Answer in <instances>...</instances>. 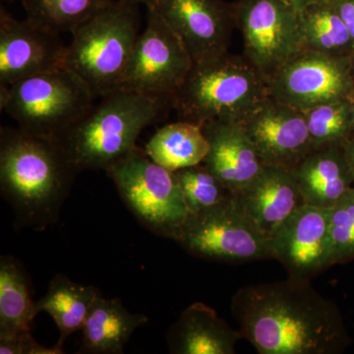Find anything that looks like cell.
Returning a JSON list of instances; mask_svg holds the SVG:
<instances>
[{
    "instance_id": "obj_1",
    "label": "cell",
    "mask_w": 354,
    "mask_h": 354,
    "mask_svg": "<svg viewBox=\"0 0 354 354\" xmlns=\"http://www.w3.org/2000/svg\"><path fill=\"white\" fill-rule=\"evenodd\" d=\"M232 312L242 337L261 354H337L351 342L337 305L309 279L241 288Z\"/></svg>"
},
{
    "instance_id": "obj_2",
    "label": "cell",
    "mask_w": 354,
    "mask_h": 354,
    "mask_svg": "<svg viewBox=\"0 0 354 354\" xmlns=\"http://www.w3.org/2000/svg\"><path fill=\"white\" fill-rule=\"evenodd\" d=\"M78 174L57 140L0 129V189L17 227L44 230L57 223Z\"/></svg>"
},
{
    "instance_id": "obj_3",
    "label": "cell",
    "mask_w": 354,
    "mask_h": 354,
    "mask_svg": "<svg viewBox=\"0 0 354 354\" xmlns=\"http://www.w3.org/2000/svg\"><path fill=\"white\" fill-rule=\"evenodd\" d=\"M169 100L115 91L101 97L57 141L77 171H106L137 147L144 129L162 118Z\"/></svg>"
},
{
    "instance_id": "obj_4",
    "label": "cell",
    "mask_w": 354,
    "mask_h": 354,
    "mask_svg": "<svg viewBox=\"0 0 354 354\" xmlns=\"http://www.w3.org/2000/svg\"><path fill=\"white\" fill-rule=\"evenodd\" d=\"M270 97L267 78L245 57L230 55L193 64L171 108L179 120L242 124Z\"/></svg>"
},
{
    "instance_id": "obj_5",
    "label": "cell",
    "mask_w": 354,
    "mask_h": 354,
    "mask_svg": "<svg viewBox=\"0 0 354 354\" xmlns=\"http://www.w3.org/2000/svg\"><path fill=\"white\" fill-rule=\"evenodd\" d=\"M140 25L139 6L127 0H111L71 32L64 68L80 77L95 99L120 90L141 34Z\"/></svg>"
},
{
    "instance_id": "obj_6",
    "label": "cell",
    "mask_w": 354,
    "mask_h": 354,
    "mask_svg": "<svg viewBox=\"0 0 354 354\" xmlns=\"http://www.w3.org/2000/svg\"><path fill=\"white\" fill-rule=\"evenodd\" d=\"M87 84L68 69L44 72L0 87V109L32 134L57 139L94 104Z\"/></svg>"
},
{
    "instance_id": "obj_7",
    "label": "cell",
    "mask_w": 354,
    "mask_h": 354,
    "mask_svg": "<svg viewBox=\"0 0 354 354\" xmlns=\"http://www.w3.org/2000/svg\"><path fill=\"white\" fill-rule=\"evenodd\" d=\"M137 221L165 239L176 241L190 213L176 172L153 162L135 147L106 171Z\"/></svg>"
},
{
    "instance_id": "obj_8",
    "label": "cell",
    "mask_w": 354,
    "mask_h": 354,
    "mask_svg": "<svg viewBox=\"0 0 354 354\" xmlns=\"http://www.w3.org/2000/svg\"><path fill=\"white\" fill-rule=\"evenodd\" d=\"M197 257L227 263L272 259L269 239L246 215L235 195L190 215L176 241Z\"/></svg>"
},
{
    "instance_id": "obj_9",
    "label": "cell",
    "mask_w": 354,
    "mask_h": 354,
    "mask_svg": "<svg viewBox=\"0 0 354 354\" xmlns=\"http://www.w3.org/2000/svg\"><path fill=\"white\" fill-rule=\"evenodd\" d=\"M192 65L176 32L147 7L146 29L137 39L120 90L171 101Z\"/></svg>"
},
{
    "instance_id": "obj_10",
    "label": "cell",
    "mask_w": 354,
    "mask_h": 354,
    "mask_svg": "<svg viewBox=\"0 0 354 354\" xmlns=\"http://www.w3.org/2000/svg\"><path fill=\"white\" fill-rule=\"evenodd\" d=\"M232 6L244 57L267 80L304 50L298 12L286 0H239Z\"/></svg>"
},
{
    "instance_id": "obj_11",
    "label": "cell",
    "mask_w": 354,
    "mask_h": 354,
    "mask_svg": "<svg viewBox=\"0 0 354 354\" xmlns=\"http://www.w3.org/2000/svg\"><path fill=\"white\" fill-rule=\"evenodd\" d=\"M270 97L305 111L349 99L354 82L349 57L304 50L268 78Z\"/></svg>"
},
{
    "instance_id": "obj_12",
    "label": "cell",
    "mask_w": 354,
    "mask_h": 354,
    "mask_svg": "<svg viewBox=\"0 0 354 354\" xmlns=\"http://www.w3.org/2000/svg\"><path fill=\"white\" fill-rule=\"evenodd\" d=\"M152 8L176 32L193 64L228 53L235 26L234 6L223 0H150Z\"/></svg>"
},
{
    "instance_id": "obj_13",
    "label": "cell",
    "mask_w": 354,
    "mask_h": 354,
    "mask_svg": "<svg viewBox=\"0 0 354 354\" xmlns=\"http://www.w3.org/2000/svg\"><path fill=\"white\" fill-rule=\"evenodd\" d=\"M66 46L60 32L36 21L17 20L0 8V87L22 79L64 68Z\"/></svg>"
},
{
    "instance_id": "obj_14",
    "label": "cell",
    "mask_w": 354,
    "mask_h": 354,
    "mask_svg": "<svg viewBox=\"0 0 354 354\" xmlns=\"http://www.w3.org/2000/svg\"><path fill=\"white\" fill-rule=\"evenodd\" d=\"M330 209L304 204L270 235L272 259L290 277L309 279L330 267Z\"/></svg>"
},
{
    "instance_id": "obj_15",
    "label": "cell",
    "mask_w": 354,
    "mask_h": 354,
    "mask_svg": "<svg viewBox=\"0 0 354 354\" xmlns=\"http://www.w3.org/2000/svg\"><path fill=\"white\" fill-rule=\"evenodd\" d=\"M241 125L265 165L292 169L313 150L305 113L274 97Z\"/></svg>"
},
{
    "instance_id": "obj_16",
    "label": "cell",
    "mask_w": 354,
    "mask_h": 354,
    "mask_svg": "<svg viewBox=\"0 0 354 354\" xmlns=\"http://www.w3.org/2000/svg\"><path fill=\"white\" fill-rule=\"evenodd\" d=\"M209 152L203 164L232 194L246 188L264 169L255 146L239 123L209 121L202 125Z\"/></svg>"
},
{
    "instance_id": "obj_17",
    "label": "cell",
    "mask_w": 354,
    "mask_h": 354,
    "mask_svg": "<svg viewBox=\"0 0 354 354\" xmlns=\"http://www.w3.org/2000/svg\"><path fill=\"white\" fill-rule=\"evenodd\" d=\"M235 196L268 239L305 204L292 169L281 165H266L252 183Z\"/></svg>"
},
{
    "instance_id": "obj_18",
    "label": "cell",
    "mask_w": 354,
    "mask_h": 354,
    "mask_svg": "<svg viewBox=\"0 0 354 354\" xmlns=\"http://www.w3.org/2000/svg\"><path fill=\"white\" fill-rule=\"evenodd\" d=\"M292 171L305 204L319 208L332 209L354 187L344 146L313 149Z\"/></svg>"
},
{
    "instance_id": "obj_19",
    "label": "cell",
    "mask_w": 354,
    "mask_h": 354,
    "mask_svg": "<svg viewBox=\"0 0 354 354\" xmlns=\"http://www.w3.org/2000/svg\"><path fill=\"white\" fill-rule=\"evenodd\" d=\"M241 330L218 317L216 310L196 302L184 310L167 333L174 354H234Z\"/></svg>"
},
{
    "instance_id": "obj_20",
    "label": "cell",
    "mask_w": 354,
    "mask_h": 354,
    "mask_svg": "<svg viewBox=\"0 0 354 354\" xmlns=\"http://www.w3.org/2000/svg\"><path fill=\"white\" fill-rule=\"evenodd\" d=\"M148 321L143 314L128 311L120 299L101 295L84 324L82 346L78 353L122 354L133 333Z\"/></svg>"
},
{
    "instance_id": "obj_21",
    "label": "cell",
    "mask_w": 354,
    "mask_h": 354,
    "mask_svg": "<svg viewBox=\"0 0 354 354\" xmlns=\"http://www.w3.org/2000/svg\"><path fill=\"white\" fill-rule=\"evenodd\" d=\"M38 313L24 267L15 258L2 256L0 260V339H17L31 333L32 322Z\"/></svg>"
},
{
    "instance_id": "obj_22",
    "label": "cell",
    "mask_w": 354,
    "mask_h": 354,
    "mask_svg": "<svg viewBox=\"0 0 354 354\" xmlns=\"http://www.w3.org/2000/svg\"><path fill=\"white\" fill-rule=\"evenodd\" d=\"M101 297L95 286L72 281L64 274L51 279L48 292L37 302L39 312H46L57 324L60 333L57 344L64 346L65 339L77 330H82L95 300Z\"/></svg>"
},
{
    "instance_id": "obj_23",
    "label": "cell",
    "mask_w": 354,
    "mask_h": 354,
    "mask_svg": "<svg viewBox=\"0 0 354 354\" xmlns=\"http://www.w3.org/2000/svg\"><path fill=\"white\" fill-rule=\"evenodd\" d=\"M145 152L158 165L177 171L202 164L209 143L201 125L178 120L158 129L147 143Z\"/></svg>"
},
{
    "instance_id": "obj_24",
    "label": "cell",
    "mask_w": 354,
    "mask_h": 354,
    "mask_svg": "<svg viewBox=\"0 0 354 354\" xmlns=\"http://www.w3.org/2000/svg\"><path fill=\"white\" fill-rule=\"evenodd\" d=\"M304 50L349 57L354 41L332 1L314 4L298 12Z\"/></svg>"
},
{
    "instance_id": "obj_25",
    "label": "cell",
    "mask_w": 354,
    "mask_h": 354,
    "mask_svg": "<svg viewBox=\"0 0 354 354\" xmlns=\"http://www.w3.org/2000/svg\"><path fill=\"white\" fill-rule=\"evenodd\" d=\"M111 0H22L27 18L62 32H72Z\"/></svg>"
},
{
    "instance_id": "obj_26",
    "label": "cell",
    "mask_w": 354,
    "mask_h": 354,
    "mask_svg": "<svg viewBox=\"0 0 354 354\" xmlns=\"http://www.w3.org/2000/svg\"><path fill=\"white\" fill-rule=\"evenodd\" d=\"M313 149L344 146L353 133V109L351 99L321 104L305 111Z\"/></svg>"
},
{
    "instance_id": "obj_27",
    "label": "cell",
    "mask_w": 354,
    "mask_h": 354,
    "mask_svg": "<svg viewBox=\"0 0 354 354\" xmlns=\"http://www.w3.org/2000/svg\"><path fill=\"white\" fill-rule=\"evenodd\" d=\"M174 172L190 215L214 208L234 195L203 162Z\"/></svg>"
},
{
    "instance_id": "obj_28",
    "label": "cell",
    "mask_w": 354,
    "mask_h": 354,
    "mask_svg": "<svg viewBox=\"0 0 354 354\" xmlns=\"http://www.w3.org/2000/svg\"><path fill=\"white\" fill-rule=\"evenodd\" d=\"M354 259V187L330 209V264Z\"/></svg>"
},
{
    "instance_id": "obj_29",
    "label": "cell",
    "mask_w": 354,
    "mask_h": 354,
    "mask_svg": "<svg viewBox=\"0 0 354 354\" xmlns=\"http://www.w3.org/2000/svg\"><path fill=\"white\" fill-rule=\"evenodd\" d=\"M64 346L57 344L53 348L41 346L32 337L31 333L17 339H0L1 354H62Z\"/></svg>"
},
{
    "instance_id": "obj_30",
    "label": "cell",
    "mask_w": 354,
    "mask_h": 354,
    "mask_svg": "<svg viewBox=\"0 0 354 354\" xmlns=\"http://www.w3.org/2000/svg\"><path fill=\"white\" fill-rule=\"evenodd\" d=\"M332 3L354 41V0H333Z\"/></svg>"
},
{
    "instance_id": "obj_31",
    "label": "cell",
    "mask_w": 354,
    "mask_h": 354,
    "mask_svg": "<svg viewBox=\"0 0 354 354\" xmlns=\"http://www.w3.org/2000/svg\"><path fill=\"white\" fill-rule=\"evenodd\" d=\"M290 3L297 12L304 10L307 7L314 6V4L325 3V2H330L333 0H286Z\"/></svg>"
},
{
    "instance_id": "obj_32",
    "label": "cell",
    "mask_w": 354,
    "mask_h": 354,
    "mask_svg": "<svg viewBox=\"0 0 354 354\" xmlns=\"http://www.w3.org/2000/svg\"><path fill=\"white\" fill-rule=\"evenodd\" d=\"M344 148L346 158H348V164L351 165L354 174V133L349 137L346 143L344 144Z\"/></svg>"
},
{
    "instance_id": "obj_33",
    "label": "cell",
    "mask_w": 354,
    "mask_h": 354,
    "mask_svg": "<svg viewBox=\"0 0 354 354\" xmlns=\"http://www.w3.org/2000/svg\"><path fill=\"white\" fill-rule=\"evenodd\" d=\"M349 66H351V73L354 82V50L351 53V57H349Z\"/></svg>"
},
{
    "instance_id": "obj_34",
    "label": "cell",
    "mask_w": 354,
    "mask_h": 354,
    "mask_svg": "<svg viewBox=\"0 0 354 354\" xmlns=\"http://www.w3.org/2000/svg\"><path fill=\"white\" fill-rule=\"evenodd\" d=\"M127 1L131 2V3L137 4V6H141V4H144V6H147L150 2V0H127Z\"/></svg>"
},
{
    "instance_id": "obj_35",
    "label": "cell",
    "mask_w": 354,
    "mask_h": 354,
    "mask_svg": "<svg viewBox=\"0 0 354 354\" xmlns=\"http://www.w3.org/2000/svg\"><path fill=\"white\" fill-rule=\"evenodd\" d=\"M351 101V104H353V133H354V88L353 94H351V97H349Z\"/></svg>"
},
{
    "instance_id": "obj_36",
    "label": "cell",
    "mask_w": 354,
    "mask_h": 354,
    "mask_svg": "<svg viewBox=\"0 0 354 354\" xmlns=\"http://www.w3.org/2000/svg\"><path fill=\"white\" fill-rule=\"evenodd\" d=\"M3 1L10 2V3H11V2L15 1V0H3Z\"/></svg>"
}]
</instances>
